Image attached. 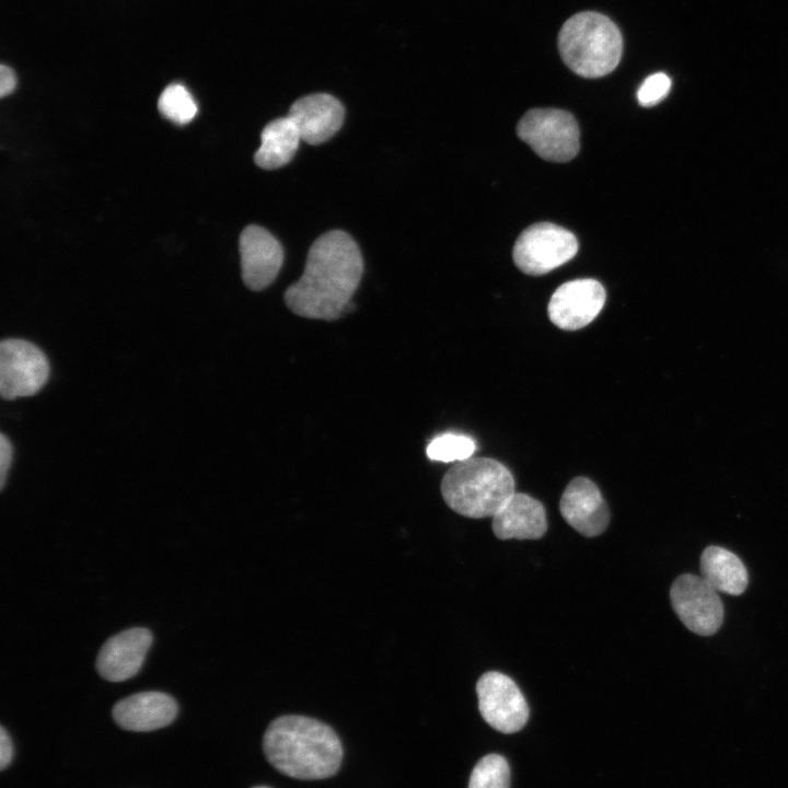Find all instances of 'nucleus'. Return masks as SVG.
<instances>
[{"mask_svg":"<svg viewBox=\"0 0 788 788\" xmlns=\"http://www.w3.org/2000/svg\"><path fill=\"white\" fill-rule=\"evenodd\" d=\"M362 273L363 258L352 236L327 231L311 245L303 274L286 290L285 303L302 317L337 320L352 306Z\"/></svg>","mask_w":788,"mask_h":788,"instance_id":"nucleus-1","label":"nucleus"},{"mask_svg":"<svg viewBox=\"0 0 788 788\" xmlns=\"http://www.w3.org/2000/svg\"><path fill=\"white\" fill-rule=\"evenodd\" d=\"M263 748L278 772L303 780L332 777L343 758L336 732L328 725L301 715L273 720L265 731Z\"/></svg>","mask_w":788,"mask_h":788,"instance_id":"nucleus-2","label":"nucleus"},{"mask_svg":"<svg viewBox=\"0 0 788 788\" xmlns=\"http://www.w3.org/2000/svg\"><path fill=\"white\" fill-rule=\"evenodd\" d=\"M444 502L456 513L473 518L494 517L515 493L511 472L489 457L455 462L441 486Z\"/></svg>","mask_w":788,"mask_h":788,"instance_id":"nucleus-3","label":"nucleus"},{"mask_svg":"<svg viewBox=\"0 0 788 788\" xmlns=\"http://www.w3.org/2000/svg\"><path fill=\"white\" fill-rule=\"evenodd\" d=\"M559 54L569 69L584 78L612 72L623 51L618 27L607 16L580 12L569 18L558 34Z\"/></svg>","mask_w":788,"mask_h":788,"instance_id":"nucleus-4","label":"nucleus"},{"mask_svg":"<svg viewBox=\"0 0 788 788\" xmlns=\"http://www.w3.org/2000/svg\"><path fill=\"white\" fill-rule=\"evenodd\" d=\"M517 134L538 157L552 162L570 161L580 147L578 123L564 109H530L519 120Z\"/></svg>","mask_w":788,"mask_h":788,"instance_id":"nucleus-5","label":"nucleus"},{"mask_svg":"<svg viewBox=\"0 0 788 788\" xmlns=\"http://www.w3.org/2000/svg\"><path fill=\"white\" fill-rule=\"evenodd\" d=\"M578 251V241L568 230L554 223L530 225L518 237L512 257L524 274L541 276L570 260Z\"/></svg>","mask_w":788,"mask_h":788,"instance_id":"nucleus-6","label":"nucleus"},{"mask_svg":"<svg viewBox=\"0 0 788 788\" xmlns=\"http://www.w3.org/2000/svg\"><path fill=\"white\" fill-rule=\"evenodd\" d=\"M49 363L34 344L4 339L0 344V394L12 401L36 394L47 382Z\"/></svg>","mask_w":788,"mask_h":788,"instance_id":"nucleus-7","label":"nucleus"},{"mask_svg":"<svg viewBox=\"0 0 788 788\" xmlns=\"http://www.w3.org/2000/svg\"><path fill=\"white\" fill-rule=\"evenodd\" d=\"M478 709L484 720L502 733L520 731L529 719V706L515 684L508 675L489 671L476 683Z\"/></svg>","mask_w":788,"mask_h":788,"instance_id":"nucleus-8","label":"nucleus"},{"mask_svg":"<svg viewBox=\"0 0 788 788\" xmlns=\"http://www.w3.org/2000/svg\"><path fill=\"white\" fill-rule=\"evenodd\" d=\"M671 604L681 622L700 636L714 635L723 622V605L714 589L703 577L691 573L679 576L670 590Z\"/></svg>","mask_w":788,"mask_h":788,"instance_id":"nucleus-9","label":"nucleus"},{"mask_svg":"<svg viewBox=\"0 0 788 788\" xmlns=\"http://www.w3.org/2000/svg\"><path fill=\"white\" fill-rule=\"evenodd\" d=\"M605 289L595 279L567 281L552 294L547 306L554 325L565 331H577L590 324L605 303Z\"/></svg>","mask_w":788,"mask_h":788,"instance_id":"nucleus-10","label":"nucleus"},{"mask_svg":"<svg viewBox=\"0 0 788 788\" xmlns=\"http://www.w3.org/2000/svg\"><path fill=\"white\" fill-rule=\"evenodd\" d=\"M239 248L244 285L260 291L273 283L283 263L280 242L265 228L251 224L241 232Z\"/></svg>","mask_w":788,"mask_h":788,"instance_id":"nucleus-11","label":"nucleus"},{"mask_svg":"<svg viewBox=\"0 0 788 788\" xmlns=\"http://www.w3.org/2000/svg\"><path fill=\"white\" fill-rule=\"evenodd\" d=\"M559 511L572 529L587 537L602 534L610 522V511L600 489L583 476L573 478L566 486Z\"/></svg>","mask_w":788,"mask_h":788,"instance_id":"nucleus-12","label":"nucleus"},{"mask_svg":"<svg viewBox=\"0 0 788 788\" xmlns=\"http://www.w3.org/2000/svg\"><path fill=\"white\" fill-rule=\"evenodd\" d=\"M152 644L149 629L135 627L111 637L101 648L96 669L109 682H123L141 669Z\"/></svg>","mask_w":788,"mask_h":788,"instance_id":"nucleus-13","label":"nucleus"},{"mask_svg":"<svg viewBox=\"0 0 788 788\" xmlns=\"http://www.w3.org/2000/svg\"><path fill=\"white\" fill-rule=\"evenodd\" d=\"M287 116L296 124L304 142L318 146L341 128L345 107L331 94L314 93L293 102Z\"/></svg>","mask_w":788,"mask_h":788,"instance_id":"nucleus-14","label":"nucleus"},{"mask_svg":"<svg viewBox=\"0 0 788 788\" xmlns=\"http://www.w3.org/2000/svg\"><path fill=\"white\" fill-rule=\"evenodd\" d=\"M175 699L162 692H141L119 700L113 708L115 722L129 731L147 732L169 726L176 717Z\"/></svg>","mask_w":788,"mask_h":788,"instance_id":"nucleus-15","label":"nucleus"},{"mask_svg":"<svg viewBox=\"0 0 788 788\" xmlns=\"http://www.w3.org/2000/svg\"><path fill=\"white\" fill-rule=\"evenodd\" d=\"M493 532L499 540H537L547 530L546 512L535 498L514 493L493 517Z\"/></svg>","mask_w":788,"mask_h":788,"instance_id":"nucleus-16","label":"nucleus"},{"mask_svg":"<svg viewBox=\"0 0 788 788\" xmlns=\"http://www.w3.org/2000/svg\"><path fill=\"white\" fill-rule=\"evenodd\" d=\"M301 140L289 116L276 118L262 130L260 147L254 154V161L264 170L282 167L293 159Z\"/></svg>","mask_w":788,"mask_h":788,"instance_id":"nucleus-17","label":"nucleus"},{"mask_svg":"<svg viewBox=\"0 0 788 788\" xmlns=\"http://www.w3.org/2000/svg\"><path fill=\"white\" fill-rule=\"evenodd\" d=\"M700 577L717 591L740 595L746 589L749 577L742 560L720 546H708L700 556Z\"/></svg>","mask_w":788,"mask_h":788,"instance_id":"nucleus-18","label":"nucleus"},{"mask_svg":"<svg viewBox=\"0 0 788 788\" xmlns=\"http://www.w3.org/2000/svg\"><path fill=\"white\" fill-rule=\"evenodd\" d=\"M158 108L165 118L177 125L192 121L198 111L189 91L179 83H172L163 90L158 101Z\"/></svg>","mask_w":788,"mask_h":788,"instance_id":"nucleus-19","label":"nucleus"},{"mask_svg":"<svg viewBox=\"0 0 788 788\" xmlns=\"http://www.w3.org/2000/svg\"><path fill=\"white\" fill-rule=\"evenodd\" d=\"M476 450L475 441L467 436L444 433L433 438L427 447L431 461L459 462L470 459Z\"/></svg>","mask_w":788,"mask_h":788,"instance_id":"nucleus-20","label":"nucleus"},{"mask_svg":"<svg viewBox=\"0 0 788 788\" xmlns=\"http://www.w3.org/2000/svg\"><path fill=\"white\" fill-rule=\"evenodd\" d=\"M510 769L507 760L498 754L484 756L473 768L468 788H509Z\"/></svg>","mask_w":788,"mask_h":788,"instance_id":"nucleus-21","label":"nucleus"},{"mask_svg":"<svg viewBox=\"0 0 788 788\" xmlns=\"http://www.w3.org/2000/svg\"><path fill=\"white\" fill-rule=\"evenodd\" d=\"M671 89V80L663 72L653 73L645 79L637 91L640 105L649 107L661 102Z\"/></svg>","mask_w":788,"mask_h":788,"instance_id":"nucleus-22","label":"nucleus"},{"mask_svg":"<svg viewBox=\"0 0 788 788\" xmlns=\"http://www.w3.org/2000/svg\"><path fill=\"white\" fill-rule=\"evenodd\" d=\"M12 444L4 433L0 434V488L3 489L12 462Z\"/></svg>","mask_w":788,"mask_h":788,"instance_id":"nucleus-23","label":"nucleus"},{"mask_svg":"<svg viewBox=\"0 0 788 788\" xmlns=\"http://www.w3.org/2000/svg\"><path fill=\"white\" fill-rule=\"evenodd\" d=\"M16 86V76L14 71L4 65L0 67V95L4 97L11 94Z\"/></svg>","mask_w":788,"mask_h":788,"instance_id":"nucleus-24","label":"nucleus"},{"mask_svg":"<svg viewBox=\"0 0 788 788\" xmlns=\"http://www.w3.org/2000/svg\"><path fill=\"white\" fill-rule=\"evenodd\" d=\"M13 755V746L10 735L4 727L0 728V768L3 770L9 766Z\"/></svg>","mask_w":788,"mask_h":788,"instance_id":"nucleus-25","label":"nucleus"},{"mask_svg":"<svg viewBox=\"0 0 788 788\" xmlns=\"http://www.w3.org/2000/svg\"><path fill=\"white\" fill-rule=\"evenodd\" d=\"M253 788H270V787H267V786H257V787H253Z\"/></svg>","mask_w":788,"mask_h":788,"instance_id":"nucleus-26","label":"nucleus"}]
</instances>
